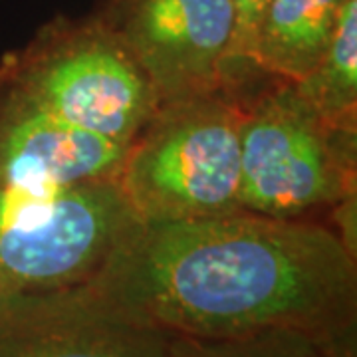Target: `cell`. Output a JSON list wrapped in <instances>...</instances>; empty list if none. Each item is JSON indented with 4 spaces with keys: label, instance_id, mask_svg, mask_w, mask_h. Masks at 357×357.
<instances>
[{
    "label": "cell",
    "instance_id": "obj_6",
    "mask_svg": "<svg viewBox=\"0 0 357 357\" xmlns=\"http://www.w3.org/2000/svg\"><path fill=\"white\" fill-rule=\"evenodd\" d=\"M100 18L135 58L159 105L230 84L229 0H109Z\"/></svg>",
    "mask_w": 357,
    "mask_h": 357
},
{
    "label": "cell",
    "instance_id": "obj_5",
    "mask_svg": "<svg viewBox=\"0 0 357 357\" xmlns=\"http://www.w3.org/2000/svg\"><path fill=\"white\" fill-rule=\"evenodd\" d=\"M356 135L332 129L290 82L243 105L241 208L302 218L356 192Z\"/></svg>",
    "mask_w": 357,
    "mask_h": 357
},
{
    "label": "cell",
    "instance_id": "obj_2",
    "mask_svg": "<svg viewBox=\"0 0 357 357\" xmlns=\"http://www.w3.org/2000/svg\"><path fill=\"white\" fill-rule=\"evenodd\" d=\"M243 105L227 89L161 103L129 143L117 185L139 220L238 213Z\"/></svg>",
    "mask_w": 357,
    "mask_h": 357
},
{
    "label": "cell",
    "instance_id": "obj_1",
    "mask_svg": "<svg viewBox=\"0 0 357 357\" xmlns=\"http://www.w3.org/2000/svg\"><path fill=\"white\" fill-rule=\"evenodd\" d=\"M86 288L167 335L292 328L356 357L357 258L335 230L300 218L137 220Z\"/></svg>",
    "mask_w": 357,
    "mask_h": 357
},
{
    "label": "cell",
    "instance_id": "obj_7",
    "mask_svg": "<svg viewBox=\"0 0 357 357\" xmlns=\"http://www.w3.org/2000/svg\"><path fill=\"white\" fill-rule=\"evenodd\" d=\"M0 357H169V335L123 318L86 286L2 294Z\"/></svg>",
    "mask_w": 357,
    "mask_h": 357
},
{
    "label": "cell",
    "instance_id": "obj_3",
    "mask_svg": "<svg viewBox=\"0 0 357 357\" xmlns=\"http://www.w3.org/2000/svg\"><path fill=\"white\" fill-rule=\"evenodd\" d=\"M0 82L70 123L123 143L159 107L139 64L100 16L46 26L4 58Z\"/></svg>",
    "mask_w": 357,
    "mask_h": 357
},
{
    "label": "cell",
    "instance_id": "obj_12",
    "mask_svg": "<svg viewBox=\"0 0 357 357\" xmlns=\"http://www.w3.org/2000/svg\"><path fill=\"white\" fill-rule=\"evenodd\" d=\"M232 10V38L227 54L229 79L246 68H255V48L270 0H229ZM256 70V68H255Z\"/></svg>",
    "mask_w": 357,
    "mask_h": 357
},
{
    "label": "cell",
    "instance_id": "obj_10",
    "mask_svg": "<svg viewBox=\"0 0 357 357\" xmlns=\"http://www.w3.org/2000/svg\"><path fill=\"white\" fill-rule=\"evenodd\" d=\"M294 86L330 128L357 133V0H345L324 56Z\"/></svg>",
    "mask_w": 357,
    "mask_h": 357
},
{
    "label": "cell",
    "instance_id": "obj_8",
    "mask_svg": "<svg viewBox=\"0 0 357 357\" xmlns=\"http://www.w3.org/2000/svg\"><path fill=\"white\" fill-rule=\"evenodd\" d=\"M129 143L54 115L0 82V183L54 189L117 181Z\"/></svg>",
    "mask_w": 357,
    "mask_h": 357
},
{
    "label": "cell",
    "instance_id": "obj_11",
    "mask_svg": "<svg viewBox=\"0 0 357 357\" xmlns=\"http://www.w3.org/2000/svg\"><path fill=\"white\" fill-rule=\"evenodd\" d=\"M169 357H347L319 337L292 328H270L234 337L169 335Z\"/></svg>",
    "mask_w": 357,
    "mask_h": 357
},
{
    "label": "cell",
    "instance_id": "obj_4",
    "mask_svg": "<svg viewBox=\"0 0 357 357\" xmlns=\"http://www.w3.org/2000/svg\"><path fill=\"white\" fill-rule=\"evenodd\" d=\"M137 220L117 181L54 189L0 183V286L4 294L86 286Z\"/></svg>",
    "mask_w": 357,
    "mask_h": 357
},
{
    "label": "cell",
    "instance_id": "obj_9",
    "mask_svg": "<svg viewBox=\"0 0 357 357\" xmlns=\"http://www.w3.org/2000/svg\"><path fill=\"white\" fill-rule=\"evenodd\" d=\"M345 0H270L255 48V68L296 84L316 68Z\"/></svg>",
    "mask_w": 357,
    "mask_h": 357
},
{
    "label": "cell",
    "instance_id": "obj_13",
    "mask_svg": "<svg viewBox=\"0 0 357 357\" xmlns=\"http://www.w3.org/2000/svg\"><path fill=\"white\" fill-rule=\"evenodd\" d=\"M2 294H4V290H2V286H0V296H2Z\"/></svg>",
    "mask_w": 357,
    "mask_h": 357
}]
</instances>
